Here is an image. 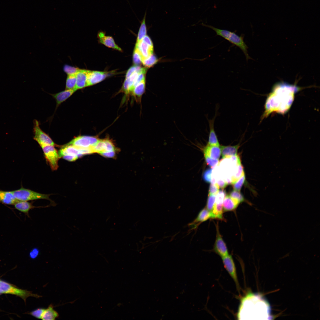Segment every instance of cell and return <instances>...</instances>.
Returning <instances> with one entry per match:
<instances>
[{
    "instance_id": "obj_1",
    "label": "cell",
    "mask_w": 320,
    "mask_h": 320,
    "mask_svg": "<svg viewBox=\"0 0 320 320\" xmlns=\"http://www.w3.org/2000/svg\"><path fill=\"white\" fill-rule=\"evenodd\" d=\"M300 89L296 85L285 82L275 84L266 100L263 118L274 112L281 114L286 112L291 106L295 94Z\"/></svg>"
},
{
    "instance_id": "obj_2",
    "label": "cell",
    "mask_w": 320,
    "mask_h": 320,
    "mask_svg": "<svg viewBox=\"0 0 320 320\" xmlns=\"http://www.w3.org/2000/svg\"><path fill=\"white\" fill-rule=\"evenodd\" d=\"M271 311L269 304L262 296L249 292L241 299L237 317L239 319H272Z\"/></svg>"
},
{
    "instance_id": "obj_3",
    "label": "cell",
    "mask_w": 320,
    "mask_h": 320,
    "mask_svg": "<svg viewBox=\"0 0 320 320\" xmlns=\"http://www.w3.org/2000/svg\"><path fill=\"white\" fill-rule=\"evenodd\" d=\"M203 25L214 31L217 35L222 37L240 48L244 54L247 61L251 59L248 53V47L244 41L242 36H239L234 32L219 29L211 25L205 24H203Z\"/></svg>"
},
{
    "instance_id": "obj_4",
    "label": "cell",
    "mask_w": 320,
    "mask_h": 320,
    "mask_svg": "<svg viewBox=\"0 0 320 320\" xmlns=\"http://www.w3.org/2000/svg\"><path fill=\"white\" fill-rule=\"evenodd\" d=\"M12 192L15 198L18 201H27L44 199L49 201L52 206H55L56 205L55 202L49 198L50 194H42L23 188Z\"/></svg>"
},
{
    "instance_id": "obj_5",
    "label": "cell",
    "mask_w": 320,
    "mask_h": 320,
    "mask_svg": "<svg viewBox=\"0 0 320 320\" xmlns=\"http://www.w3.org/2000/svg\"><path fill=\"white\" fill-rule=\"evenodd\" d=\"M0 292L1 294H9L17 295L23 299L25 302L26 299L29 297L37 298L42 297V296L33 294L31 292L18 288L2 281H0Z\"/></svg>"
},
{
    "instance_id": "obj_6",
    "label": "cell",
    "mask_w": 320,
    "mask_h": 320,
    "mask_svg": "<svg viewBox=\"0 0 320 320\" xmlns=\"http://www.w3.org/2000/svg\"><path fill=\"white\" fill-rule=\"evenodd\" d=\"M42 148L45 157L50 166L53 170L58 168V161L60 158L58 152L54 146L44 144H39Z\"/></svg>"
},
{
    "instance_id": "obj_7",
    "label": "cell",
    "mask_w": 320,
    "mask_h": 320,
    "mask_svg": "<svg viewBox=\"0 0 320 320\" xmlns=\"http://www.w3.org/2000/svg\"><path fill=\"white\" fill-rule=\"evenodd\" d=\"M99 140V139L95 137L80 136L74 138L68 144L79 148L90 149L92 150L93 147Z\"/></svg>"
},
{
    "instance_id": "obj_8",
    "label": "cell",
    "mask_w": 320,
    "mask_h": 320,
    "mask_svg": "<svg viewBox=\"0 0 320 320\" xmlns=\"http://www.w3.org/2000/svg\"><path fill=\"white\" fill-rule=\"evenodd\" d=\"M89 149H81L72 145L68 144L62 147L58 152L60 158L66 155L78 156L79 158L83 155L92 153Z\"/></svg>"
},
{
    "instance_id": "obj_9",
    "label": "cell",
    "mask_w": 320,
    "mask_h": 320,
    "mask_svg": "<svg viewBox=\"0 0 320 320\" xmlns=\"http://www.w3.org/2000/svg\"><path fill=\"white\" fill-rule=\"evenodd\" d=\"M224 266L230 276L235 282L238 290L240 287L236 273V267L232 256L228 255L222 257Z\"/></svg>"
},
{
    "instance_id": "obj_10",
    "label": "cell",
    "mask_w": 320,
    "mask_h": 320,
    "mask_svg": "<svg viewBox=\"0 0 320 320\" xmlns=\"http://www.w3.org/2000/svg\"><path fill=\"white\" fill-rule=\"evenodd\" d=\"M34 123V139L39 144H44L54 146L56 145L51 138L40 128L38 121H35Z\"/></svg>"
},
{
    "instance_id": "obj_11",
    "label": "cell",
    "mask_w": 320,
    "mask_h": 320,
    "mask_svg": "<svg viewBox=\"0 0 320 320\" xmlns=\"http://www.w3.org/2000/svg\"><path fill=\"white\" fill-rule=\"evenodd\" d=\"M216 236L213 247L215 252L222 257L228 255L226 244L220 232L218 225H216Z\"/></svg>"
},
{
    "instance_id": "obj_12",
    "label": "cell",
    "mask_w": 320,
    "mask_h": 320,
    "mask_svg": "<svg viewBox=\"0 0 320 320\" xmlns=\"http://www.w3.org/2000/svg\"><path fill=\"white\" fill-rule=\"evenodd\" d=\"M109 72L89 70L87 75V87L98 83L105 79Z\"/></svg>"
},
{
    "instance_id": "obj_13",
    "label": "cell",
    "mask_w": 320,
    "mask_h": 320,
    "mask_svg": "<svg viewBox=\"0 0 320 320\" xmlns=\"http://www.w3.org/2000/svg\"><path fill=\"white\" fill-rule=\"evenodd\" d=\"M97 37L100 42L105 46L119 51H122L121 49L115 43L113 38L111 36H105L104 32H100L98 34Z\"/></svg>"
},
{
    "instance_id": "obj_14",
    "label": "cell",
    "mask_w": 320,
    "mask_h": 320,
    "mask_svg": "<svg viewBox=\"0 0 320 320\" xmlns=\"http://www.w3.org/2000/svg\"><path fill=\"white\" fill-rule=\"evenodd\" d=\"M89 70L79 69L76 74V90L87 87V75Z\"/></svg>"
},
{
    "instance_id": "obj_15",
    "label": "cell",
    "mask_w": 320,
    "mask_h": 320,
    "mask_svg": "<svg viewBox=\"0 0 320 320\" xmlns=\"http://www.w3.org/2000/svg\"><path fill=\"white\" fill-rule=\"evenodd\" d=\"M217 112L215 116L211 119H209V128L208 141L207 144L209 145L220 146L214 128L215 121L216 116Z\"/></svg>"
},
{
    "instance_id": "obj_16",
    "label": "cell",
    "mask_w": 320,
    "mask_h": 320,
    "mask_svg": "<svg viewBox=\"0 0 320 320\" xmlns=\"http://www.w3.org/2000/svg\"><path fill=\"white\" fill-rule=\"evenodd\" d=\"M204 155L215 159H218L220 157L221 151L220 146L207 145L203 149Z\"/></svg>"
},
{
    "instance_id": "obj_17",
    "label": "cell",
    "mask_w": 320,
    "mask_h": 320,
    "mask_svg": "<svg viewBox=\"0 0 320 320\" xmlns=\"http://www.w3.org/2000/svg\"><path fill=\"white\" fill-rule=\"evenodd\" d=\"M16 209L18 210L23 212L28 215L29 211L31 209L35 208H45L50 206L47 205L45 206H35L33 205L32 203L26 201H19L14 204Z\"/></svg>"
},
{
    "instance_id": "obj_18",
    "label": "cell",
    "mask_w": 320,
    "mask_h": 320,
    "mask_svg": "<svg viewBox=\"0 0 320 320\" xmlns=\"http://www.w3.org/2000/svg\"><path fill=\"white\" fill-rule=\"evenodd\" d=\"M220 147L223 158H228L237 155V152L240 147V144L233 146L221 145Z\"/></svg>"
},
{
    "instance_id": "obj_19",
    "label": "cell",
    "mask_w": 320,
    "mask_h": 320,
    "mask_svg": "<svg viewBox=\"0 0 320 320\" xmlns=\"http://www.w3.org/2000/svg\"><path fill=\"white\" fill-rule=\"evenodd\" d=\"M135 47L138 49L142 60L153 54V47L150 46L142 40L138 44H136Z\"/></svg>"
},
{
    "instance_id": "obj_20",
    "label": "cell",
    "mask_w": 320,
    "mask_h": 320,
    "mask_svg": "<svg viewBox=\"0 0 320 320\" xmlns=\"http://www.w3.org/2000/svg\"><path fill=\"white\" fill-rule=\"evenodd\" d=\"M239 204L238 201L231 197L229 195H226L223 203V211H233L237 208Z\"/></svg>"
},
{
    "instance_id": "obj_21",
    "label": "cell",
    "mask_w": 320,
    "mask_h": 320,
    "mask_svg": "<svg viewBox=\"0 0 320 320\" xmlns=\"http://www.w3.org/2000/svg\"><path fill=\"white\" fill-rule=\"evenodd\" d=\"M76 90L75 89H66L55 94L52 95L56 101L57 106L70 97Z\"/></svg>"
},
{
    "instance_id": "obj_22",
    "label": "cell",
    "mask_w": 320,
    "mask_h": 320,
    "mask_svg": "<svg viewBox=\"0 0 320 320\" xmlns=\"http://www.w3.org/2000/svg\"><path fill=\"white\" fill-rule=\"evenodd\" d=\"M12 191H0V201L7 204H14L18 201Z\"/></svg>"
},
{
    "instance_id": "obj_23",
    "label": "cell",
    "mask_w": 320,
    "mask_h": 320,
    "mask_svg": "<svg viewBox=\"0 0 320 320\" xmlns=\"http://www.w3.org/2000/svg\"><path fill=\"white\" fill-rule=\"evenodd\" d=\"M53 308V305L52 304H51L47 309H45L41 319L43 320H54L58 318L59 314Z\"/></svg>"
},
{
    "instance_id": "obj_24",
    "label": "cell",
    "mask_w": 320,
    "mask_h": 320,
    "mask_svg": "<svg viewBox=\"0 0 320 320\" xmlns=\"http://www.w3.org/2000/svg\"><path fill=\"white\" fill-rule=\"evenodd\" d=\"M140 72H136L129 77L126 78L123 87V89L127 94L132 92L135 80Z\"/></svg>"
},
{
    "instance_id": "obj_25",
    "label": "cell",
    "mask_w": 320,
    "mask_h": 320,
    "mask_svg": "<svg viewBox=\"0 0 320 320\" xmlns=\"http://www.w3.org/2000/svg\"><path fill=\"white\" fill-rule=\"evenodd\" d=\"M145 89V80H143L138 83L134 88L132 92L134 96L140 100L144 93Z\"/></svg>"
},
{
    "instance_id": "obj_26",
    "label": "cell",
    "mask_w": 320,
    "mask_h": 320,
    "mask_svg": "<svg viewBox=\"0 0 320 320\" xmlns=\"http://www.w3.org/2000/svg\"><path fill=\"white\" fill-rule=\"evenodd\" d=\"M146 15V12H145L143 19L141 22L136 44H137L141 41L143 38L146 35L147 30L145 23Z\"/></svg>"
},
{
    "instance_id": "obj_27",
    "label": "cell",
    "mask_w": 320,
    "mask_h": 320,
    "mask_svg": "<svg viewBox=\"0 0 320 320\" xmlns=\"http://www.w3.org/2000/svg\"><path fill=\"white\" fill-rule=\"evenodd\" d=\"M223 204L215 203L213 210L211 212L212 218L223 220Z\"/></svg>"
},
{
    "instance_id": "obj_28",
    "label": "cell",
    "mask_w": 320,
    "mask_h": 320,
    "mask_svg": "<svg viewBox=\"0 0 320 320\" xmlns=\"http://www.w3.org/2000/svg\"><path fill=\"white\" fill-rule=\"evenodd\" d=\"M212 217L211 212L206 208H204L200 212L194 222L199 223L203 222L207 220L209 218H212Z\"/></svg>"
},
{
    "instance_id": "obj_29",
    "label": "cell",
    "mask_w": 320,
    "mask_h": 320,
    "mask_svg": "<svg viewBox=\"0 0 320 320\" xmlns=\"http://www.w3.org/2000/svg\"><path fill=\"white\" fill-rule=\"evenodd\" d=\"M76 84V74L68 75L66 80V89H74L76 90L75 88Z\"/></svg>"
},
{
    "instance_id": "obj_30",
    "label": "cell",
    "mask_w": 320,
    "mask_h": 320,
    "mask_svg": "<svg viewBox=\"0 0 320 320\" xmlns=\"http://www.w3.org/2000/svg\"><path fill=\"white\" fill-rule=\"evenodd\" d=\"M158 61L156 56L153 54L146 58L143 59L142 62L144 66L150 68L156 64Z\"/></svg>"
},
{
    "instance_id": "obj_31",
    "label": "cell",
    "mask_w": 320,
    "mask_h": 320,
    "mask_svg": "<svg viewBox=\"0 0 320 320\" xmlns=\"http://www.w3.org/2000/svg\"><path fill=\"white\" fill-rule=\"evenodd\" d=\"M244 174V167L241 164L239 165L236 173L231 178V184H233Z\"/></svg>"
},
{
    "instance_id": "obj_32",
    "label": "cell",
    "mask_w": 320,
    "mask_h": 320,
    "mask_svg": "<svg viewBox=\"0 0 320 320\" xmlns=\"http://www.w3.org/2000/svg\"><path fill=\"white\" fill-rule=\"evenodd\" d=\"M216 195H208L206 204V208L211 212L213 210L215 204Z\"/></svg>"
},
{
    "instance_id": "obj_33",
    "label": "cell",
    "mask_w": 320,
    "mask_h": 320,
    "mask_svg": "<svg viewBox=\"0 0 320 320\" xmlns=\"http://www.w3.org/2000/svg\"><path fill=\"white\" fill-rule=\"evenodd\" d=\"M229 195L231 197L238 201L240 203L245 201L243 196L239 191L233 190L230 193Z\"/></svg>"
},
{
    "instance_id": "obj_34",
    "label": "cell",
    "mask_w": 320,
    "mask_h": 320,
    "mask_svg": "<svg viewBox=\"0 0 320 320\" xmlns=\"http://www.w3.org/2000/svg\"><path fill=\"white\" fill-rule=\"evenodd\" d=\"M245 180V174L242 176L236 182L233 183V187L234 190L240 191Z\"/></svg>"
},
{
    "instance_id": "obj_35",
    "label": "cell",
    "mask_w": 320,
    "mask_h": 320,
    "mask_svg": "<svg viewBox=\"0 0 320 320\" xmlns=\"http://www.w3.org/2000/svg\"><path fill=\"white\" fill-rule=\"evenodd\" d=\"M142 57L138 49L135 47L133 54V63L135 65H139L142 62Z\"/></svg>"
},
{
    "instance_id": "obj_36",
    "label": "cell",
    "mask_w": 320,
    "mask_h": 320,
    "mask_svg": "<svg viewBox=\"0 0 320 320\" xmlns=\"http://www.w3.org/2000/svg\"><path fill=\"white\" fill-rule=\"evenodd\" d=\"M78 68L72 66L67 65H64L63 70L68 75L76 74L79 70Z\"/></svg>"
},
{
    "instance_id": "obj_37",
    "label": "cell",
    "mask_w": 320,
    "mask_h": 320,
    "mask_svg": "<svg viewBox=\"0 0 320 320\" xmlns=\"http://www.w3.org/2000/svg\"><path fill=\"white\" fill-rule=\"evenodd\" d=\"M225 191L222 190L219 191L216 195L215 203L218 204H223L224 199L226 196Z\"/></svg>"
},
{
    "instance_id": "obj_38",
    "label": "cell",
    "mask_w": 320,
    "mask_h": 320,
    "mask_svg": "<svg viewBox=\"0 0 320 320\" xmlns=\"http://www.w3.org/2000/svg\"><path fill=\"white\" fill-rule=\"evenodd\" d=\"M45 309L43 308H38L29 313L28 314L37 319H41Z\"/></svg>"
},
{
    "instance_id": "obj_39",
    "label": "cell",
    "mask_w": 320,
    "mask_h": 320,
    "mask_svg": "<svg viewBox=\"0 0 320 320\" xmlns=\"http://www.w3.org/2000/svg\"><path fill=\"white\" fill-rule=\"evenodd\" d=\"M144 68H141L139 66H135L131 67L129 69L126 73V78L129 77L136 72H140L143 70Z\"/></svg>"
},
{
    "instance_id": "obj_40",
    "label": "cell",
    "mask_w": 320,
    "mask_h": 320,
    "mask_svg": "<svg viewBox=\"0 0 320 320\" xmlns=\"http://www.w3.org/2000/svg\"><path fill=\"white\" fill-rule=\"evenodd\" d=\"M204 156L207 164L211 168L215 167L219 163L218 159H213L205 155Z\"/></svg>"
},
{
    "instance_id": "obj_41",
    "label": "cell",
    "mask_w": 320,
    "mask_h": 320,
    "mask_svg": "<svg viewBox=\"0 0 320 320\" xmlns=\"http://www.w3.org/2000/svg\"><path fill=\"white\" fill-rule=\"evenodd\" d=\"M219 188L217 183H211L209 188V195H216L219 191Z\"/></svg>"
},
{
    "instance_id": "obj_42",
    "label": "cell",
    "mask_w": 320,
    "mask_h": 320,
    "mask_svg": "<svg viewBox=\"0 0 320 320\" xmlns=\"http://www.w3.org/2000/svg\"><path fill=\"white\" fill-rule=\"evenodd\" d=\"M212 169H208L204 173L203 177L204 181L207 183H210L211 180Z\"/></svg>"
},
{
    "instance_id": "obj_43",
    "label": "cell",
    "mask_w": 320,
    "mask_h": 320,
    "mask_svg": "<svg viewBox=\"0 0 320 320\" xmlns=\"http://www.w3.org/2000/svg\"><path fill=\"white\" fill-rule=\"evenodd\" d=\"M215 180L216 183L219 185V187L222 188H224L228 185L223 179L221 177L220 178L219 177L217 178L216 179H215Z\"/></svg>"
},
{
    "instance_id": "obj_44",
    "label": "cell",
    "mask_w": 320,
    "mask_h": 320,
    "mask_svg": "<svg viewBox=\"0 0 320 320\" xmlns=\"http://www.w3.org/2000/svg\"><path fill=\"white\" fill-rule=\"evenodd\" d=\"M62 157L64 159L70 161H75L79 158L77 156L71 155L64 156Z\"/></svg>"
},
{
    "instance_id": "obj_45",
    "label": "cell",
    "mask_w": 320,
    "mask_h": 320,
    "mask_svg": "<svg viewBox=\"0 0 320 320\" xmlns=\"http://www.w3.org/2000/svg\"><path fill=\"white\" fill-rule=\"evenodd\" d=\"M39 250L36 249H33L30 253V256L32 259H35L38 255Z\"/></svg>"
},
{
    "instance_id": "obj_46",
    "label": "cell",
    "mask_w": 320,
    "mask_h": 320,
    "mask_svg": "<svg viewBox=\"0 0 320 320\" xmlns=\"http://www.w3.org/2000/svg\"><path fill=\"white\" fill-rule=\"evenodd\" d=\"M142 40L151 47H153V44L150 38L147 35H146L143 39Z\"/></svg>"
},
{
    "instance_id": "obj_47",
    "label": "cell",
    "mask_w": 320,
    "mask_h": 320,
    "mask_svg": "<svg viewBox=\"0 0 320 320\" xmlns=\"http://www.w3.org/2000/svg\"><path fill=\"white\" fill-rule=\"evenodd\" d=\"M1 294H2L1 292H0V295H1Z\"/></svg>"
},
{
    "instance_id": "obj_48",
    "label": "cell",
    "mask_w": 320,
    "mask_h": 320,
    "mask_svg": "<svg viewBox=\"0 0 320 320\" xmlns=\"http://www.w3.org/2000/svg\"><path fill=\"white\" fill-rule=\"evenodd\" d=\"M0 281H1V280H0Z\"/></svg>"
}]
</instances>
